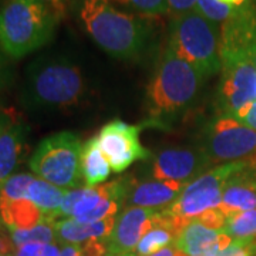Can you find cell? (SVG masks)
I'll return each instance as SVG.
<instances>
[{"label": "cell", "mask_w": 256, "mask_h": 256, "mask_svg": "<svg viewBox=\"0 0 256 256\" xmlns=\"http://www.w3.org/2000/svg\"><path fill=\"white\" fill-rule=\"evenodd\" d=\"M78 16L96 44L117 60H134L148 46V18L117 9L111 0H82Z\"/></svg>", "instance_id": "obj_1"}, {"label": "cell", "mask_w": 256, "mask_h": 256, "mask_svg": "<svg viewBox=\"0 0 256 256\" xmlns=\"http://www.w3.org/2000/svg\"><path fill=\"white\" fill-rule=\"evenodd\" d=\"M84 94L82 70L67 58L42 57L28 67L24 101L30 108H72L82 102Z\"/></svg>", "instance_id": "obj_2"}, {"label": "cell", "mask_w": 256, "mask_h": 256, "mask_svg": "<svg viewBox=\"0 0 256 256\" xmlns=\"http://www.w3.org/2000/svg\"><path fill=\"white\" fill-rule=\"evenodd\" d=\"M57 23L36 0H8L0 10V48L18 60L46 46Z\"/></svg>", "instance_id": "obj_3"}, {"label": "cell", "mask_w": 256, "mask_h": 256, "mask_svg": "<svg viewBox=\"0 0 256 256\" xmlns=\"http://www.w3.org/2000/svg\"><path fill=\"white\" fill-rule=\"evenodd\" d=\"M204 77L191 64L166 47L148 86V107L152 117L172 116L191 104Z\"/></svg>", "instance_id": "obj_4"}, {"label": "cell", "mask_w": 256, "mask_h": 256, "mask_svg": "<svg viewBox=\"0 0 256 256\" xmlns=\"http://www.w3.org/2000/svg\"><path fill=\"white\" fill-rule=\"evenodd\" d=\"M170 47L201 74L204 78L222 72L220 34L210 18L196 9L176 14L171 22Z\"/></svg>", "instance_id": "obj_5"}, {"label": "cell", "mask_w": 256, "mask_h": 256, "mask_svg": "<svg viewBox=\"0 0 256 256\" xmlns=\"http://www.w3.org/2000/svg\"><path fill=\"white\" fill-rule=\"evenodd\" d=\"M82 151L78 136L58 132L42 141L30 158V170L37 178L63 190L82 188Z\"/></svg>", "instance_id": "obj_6"}, {"label": "cell", "mask_w": 256, "mask_h": 256, "mask_svg": "<svg viewBox=\"0 0 256 256\" xmlns=\"http://www.w3.org/2000/svg\"><path fill=\"white\" fill-rule=\"evenodd\" d=\"M202 151L210 165L244 164L256 170V131L234 117L220 116L206 130Z\"/></svg>", "instance_id": "obj_7"}, {"label": "cell", "mask_w": 256, "mask_h": 256, "mask_svg": "<svg viewBox=\"0 0 256 256\" xmlns=\"http://www.w3.org/2000/svg\"><path fill=\"white\" fill-rule=\"evenodd\" d=\"M244 164H225L215 166L195 181L188 184L178 200L166 208V212L182 220L186 225L198 220L206 210L220 208L224 185L230 175Z\"/></svg>", "instance_id": "obj_8"}, {"label": "cell", "mask_w": 256, "mask_h": 256, "mask_svg": "<svg viewBox=\"0 0 256 256\" xmlns=\"http://www.w3.org/2000/svg\"><path fill=\"white\" fill-rule=\"evenodd\" d=\"M255 101V64L245 56L222 57L220 102L224 116L240 121Z\"/></svg>", "instance_id": "obj_9"}, {"label": "cell", "mask_w": 256, "mask_h": 256, "mask_svg": "<svg viewBox=\"0 0 256 256\" xmlns=\"http://www.w3.org/2000/svg\"><path fill=\"white\" fill-rule=\"evenodd\" d=\"M140 126L114 120L101 128L97 136L101 152L106 156L116 174H121L140 160H148L151 152L140 141Z\"/></svg>", "instance_id": "obj_10"}, {"label": "cell", "mask_w": 256, "mask_h": 256, "mask_svg": "<svg viewBox=\"0 0 256 256\" xmlns=\"http://www.w3.org/2000/svg\"><path fill=\"white\" fill-rule=\"evenodd\" d=\"M212 166L202 150L168 148L154 160L152 176L158 181H168L186 186Z\"/></svg>", "instance_id": "obj_11"}, {"label": "cell", "mask_w": 256, "mask_h": 256, "mask_svg": "<svg viewBox=\"0 0 256 256\" xmlns=\"http://www.w3.org/2000/svg\"><path fill=\"white\" fill-rule=\"evenodd\" d=\"M158 210L128 206L116 220V226L107 239L108 255H126L137 249L140 240L152 228V220Z\"/></svg>", "instance_id": "obj_12"}, {"label": "cell", "mask_w": 256, "mask_h": 256, "mask_svg": "<svg viewBox=\"0 0 256 256\" xmlns=\"http://www.w3.org/2000/svg\"><path fill=\"white\" fill-rule=\"evenodd\" d=\"M184 185L168 181H142L126 178V200L128 206L162 210L171 206L184 191Z\"/></svg>", "instance_id": "obj_13"}, {"label": "cell", "mask_w": 256, "mask_h": 256, "mask_svg": "<svg viewBox=\"0 0 256 256\" xmlns=\"http://www.w3.org/2000/svg\"><path fill=\"white\" fill-rule=\"evenodd\" d=\"M220 210L229 216L236 212L256 210V170L242 165L226 180Z\"/></svg>", "instance_id": "obj_14"}, {"label": "cell", "mask_w": 256, "mask_h": 256, "mask_svg": "<svg viewBox=\"0 0 256 256\" xmlns=\"http://www.w3.org/2000/svg\"><path fill=\"white\" fill-rule=\"evenodd\" d=\"M232 238L222 230L204 226L192 220L175 242V248L188 256H215L232 244Z\"/></svg>", "instance_id": "obj_15"}, {"label": "cell", "mask_w": 256, "mask_h": 256, "mask_svg": "<svg viewBox=\"0 0 256 256\" xmlns=\"http://www.w3.org/2000/svg\"><path fill=\"white\" fill-rule=\"evenodd\" d=\"M116 220L117 216L92 224L78 222L73 218L57 220L54 222L57 242L62 245H86L94 240H107L116 226Z\"/></svg>", "instance_id": "obj_16"}, {"label": "cell", "mask_w": 256, "mask_h": 256, "mask_svg": "<svg viewBox=\"0 0 256 256\" xmlns=\"http://www.w3.org/2000/svg\"><path fill=\"white\" fill-rule=\"evenodd\" d=\"M28 127L20 121H14L0 137V188L28 156Z\"/></svg>", "instance_id": "obj_17"}, {"label": "cell", "mask_w": 256, "mask_h": 256, "mask_svg": "<svg viewBox=\"0 0 256 256\" xmlns=\"http://www.w3.org/2000/svg\"><path fill=\"white\" fill-rule=\"evenodd\" d=\"M0 220L9 230H26L40 225L46 216L28 198L0 201Z\"/></svg>", "instance_id": "obj_18"}, {"label": "cell", "mask_w": 256, "mask_h": 256, "mask_svg": "<svg viewBox=\"0 0 256 256\" xmlns=\"http://www.w3.org/2000/svg\"><path fill=\"white\" fill-rule=\"evenodd\" d=\"M111 171L110 162L101 152L97 137L88 140L82 151V172L86 186L96 188L102 185L108 180Z\"/></svg>", "instance_id": "obj_19"}, {"label": "cell", "mask_w": 256, "mask_h": 256, "mask_svg": "<svg viewBox=\"0 0 256 256\" xmlns=\"http://www.w3.org/2000/svg\"><path fill=\"white\" fill-rule=\"evenodd\" d=\"M66 194L67 190L58 188L44 180L34 178V181L28 186L26 198L44 214L46 220L54 224L57 220V214L63 205Z\"/></svg>", "instance_id": "obj_20"}, {"label": "cell", "mask_w": 256, "mask_h": 256, "mask_svg": "<svg viewBox=\"0 0 256 256\" xmlns=\"http://www.w3.org/2000/svg\"><path fill=\"white\" fill-rule=\"evenodd\" d=\"M222 232L229 235L235 242L256 248V210L229 215Z\"/></svg>", "instance_id": "obj_21"}, {"label": "cell", "mask_w": 256, "mask_h": 256, "mask_svg": "<svg viewBox=\"0 0 256 256\" xmlns=\"http://www.w3.org/2000/svg\"><path fill=\"white\" fill-rule=\"evenodd\" d=\"M10 236L14 246H23L28 244H54L56 236L54 224L44 220L34 228L26 230H10Z\"/></svg>", "instance_id": "obj_22"}, {"label": "cell", "mask_w": 256, "mask_h": 256, "mask_svg": "<svg viewBox=\"0 0 256 256\" xmlns=\"http://www.w3.org/2000/svg\"><path fill=\"white\" fill-rule=\"evenodd\" d=\"M112 3L132 10L142 18H161L170 12L168 0H111Z\"/></svg>", "instance_id": "obj_23"}, {"label": "cell", "mask_w": 256, "mask_h": 256, "mask_svg": "<svg viewBox=\"0 0 256 256\" xmlns=\"http://www.w3.org/2000/svg\"><path fill=\"white\" fill-rule=\"evenodd\" d=\"M33 181H34V176L30 174L12 175L0 188V201L24 200L28 195V186Z\"/></svg>", "instance_id": "obj_24"}, {"label": "cell", "mask_w": 256, "mask_h": 256, "mask_svg": "<svg viewBox=\"0 0 256 256\" xmlns=\"http://www.w3.org/2000/svg\"><path fill=\"white\" fill-rule=\"evenodd\" d=\"M195 9L214 23H220V22L225 23L235 12L234 8L220 3V0H196Z\"/></svg>", "instance_id": "obj_25"}, {"label": "cell", "mask_w": 256, "mask_h": 256, "mask_svg": "<svg viewBox=\"0 0 256 256\" xmlns=\"http://www.w3.org/2000/svg\"><path fill=\"white\" fill-rule=\"evenodd\" d=\"M62 250L54 244H28L18 248L16 256H60Z\"/></svg>", "instance_id": "obj_26"}, {"label": "cell", "mask_w": 256, "mask_h": 256, "mask_svg": "<svg viewBox=\"0 0 256 256\" xmlns=\"http://www.w3.org/2000/svg\"><path fill=\"white\" fill-rule=\"evenodd\" d=\"M226 215L220 210V208H214V210H206L205 214H202L198 218V222H201L204 226L214 229V230H224L225 224H226Z\"/></svg>", "instance_id": "obj_27"}, {"label": "cell", "mask_w": 256, "mask_h": 256, "mask_svg": "<svg viewBox=\"0 0 256 256\" xmlns=\"http://www.w3.org/2000/svg\"><path fill=\"white\" fill-rule=\"evenodd\" d=\"M42 6H44L46 10L53 16V18L60 22L66 18L67 14V4L68 0H36Z\"/></svg>", "instance_id": "obj_28"}, {"label": "cell", "mask_w": 256, "mask_h": 256, "mask_svg": "<svg viewBox=\"0 0 256 256\" xmlns=\"http://www.w3.org/2000/svg\"><path fill=\"white\" fill-rule=\"evenodd\" d=\"M215 256H256V248L234 240L226 249L218 252Z\"/></svg>", "instance_id": "obj_29"}, {"label": "cell", "mask_w": 256, "mask_h": 256, "mask_svg": "<svg viewBox=\"0 0 256 256\" xmlns=\"http://www.w3.org/2000/svg\"><path fill=\"white\" fill-rule=\"evenodd\" d=\"M168 6L175 14H182L196 8V0H168Z\"/></svg>", "instance_id": "obj_30"}, {"label": "cell", "mask_w": 256, "mask_h": 256, "mask_svg": "<svg viewBox=\"0 0 256 256\" xmlns=\"http://www.w3.org/2000/svg\"><path fill=\"white\" fill-rule=\"evenodd\" d=\"M14 244L8 236L0 234V256H13Z\"/></svg>", "instance_id": "obj_31"}, {"label": "cell", "mask_w": 256, "mask_h": 256, "mask_svg": "<svg viewBox=\"0 0 256 256\" xmlns=\"http://www.w3.org/2000/svg\"><path fill=\"white\" fill-rule=\"evenodd\" d=\"M2 50V48H0ZM9 76H10V70H9V64H8V60L4 58L3 53L0 52V88L9 82Z\"/></svg>", "instance_id": "obj_32"}, {"label": "cell", "mask_w": 256, "mask_h": 256, "mask_svg": "<svg viewBox=\"0 0 256 256\" xmlns=\"http://www.w3.org/2000/svg\"><path fill=\"white\" fill-rule=\"evenodd\" d=\"M16 120L13 118L12 112L6 110H0V137L3 136V132L14 122Z\"/></svg>", "instance_id": "obj_33"}, {"label": "cell", "mask_w": 256, "mask_h": 256, "mask_svg": "<svg viewBox=\"0 0 256 256\" xmlns=\"http://www.w3.org/2000/svg\"><path fill=\"white\" fill-rule=\"evenodd\" d=\"M60 256H82V245H64Z\"/></svg>", "instance_id": "obj_34"}, {"label": "cell", "mask_w": 256, "mask_h": 256, "mask_svg": "<svg viewBox=\"0 0 256 256\" xmlns=\"http://www.w3.org/2000/svg\"><path fill=\"white\" fill-rule=\"evenodd\" d=\"M151 256H188V255H185L184 252L178 250V249L175 248V245H172V246L165 248V249H162V250H160V252H156V254H154V255H151Z\"/></svg>", "instance_id": "obj_35"}, {"label": "cell", "mask_w": 256, "mask_h": 256, "mask_svg": "<svg viewBox=\"0 0 256 256\" xmlns=\"http://www.w3.org/2000/svg\"><path fill=\"white\" fill-rule=\"evenodd\" d=\"M220 2L224 3V4H228L234 9H238V8H242V6L246 4V0H220Z\"/></svg>", "instance_id": "obj_36"}, {"label": "cell", "mask_w": 256, "mask_h": 256, "mask_svg": "<svg viewBox=\"0 0 256 256\" xmlns=\"http://www.w3.org/2000/svg\"><path fill=\"white\" fill-rule=\"evenodd\" d=\"M107 256H137L136 254H126V255H107Z\"/></svg>", "instance_id": "obj_37"}, {"label": "cell", "mask_w": 256, "mask_h": 256, "mask_svg": "<svg viewBox=\"0 0 256 256\" xmlns=\"http://www.w3.org/2000/svg\"><path fill=\"white\" fill-rule=\"evenodd\" d=\"M2 225H3V224H2V220H0V229H2Z\"/></svg>", "instance_id": "obj_38"}]
</instances>
